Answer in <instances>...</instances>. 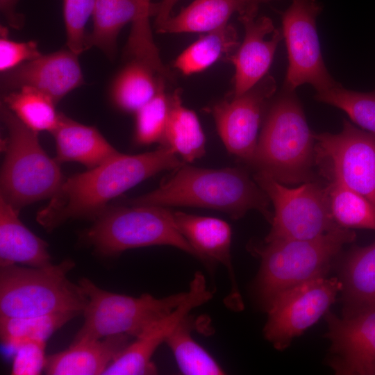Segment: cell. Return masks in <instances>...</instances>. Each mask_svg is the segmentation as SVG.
Masks as SVG:
<instances>
[{
  "label": "cell",
  "mask_w": 375,
  "mask_h": 375,
  "mask_svg": "<svg viewBox=\"0 0 375 375\" xmlns=\"http://www.w3.org/2000/svg\"><path fill=\"white\" fill-rule=\"evenodd\" d=\"M184 163L174 150L161 144L153 151L137 155L118 153L64 180L48 204L37 213V222L51 231L69 219L94 221L111 200L142 181Z\"/></svg>",
  "instance_id": "6da1fadb"
},
{
  "label": "cell",
  "mask_w": 375,
  "mask_h": 375,
  "mask_svg": "<svg viewBox=\"0 0 375 375\" xmlns=\"http://www.w3.org/2000/svg\"><path fill=\"white\" fill-rule=\"evenodd\" d=\"M174 170L154 190L122 199L120 203L206 208L226 212L235 219L256 210L272 221L269 197L243 169H205L184 163Z\"/></svg>",
  "instance_id": "7a4b0ae2"
},
{
  "label": "cell",
  "mask_w": 375,
  "mask_h": 375,
  "mask_svg": "<svg viewBox=\"0 0 375 375\" xmlns=\"http://www.w3.org/2000/svg\"><path fill=\"white\" fill-rule=\"evenodd\" d=\"M315 134L294 91L269 107L250 165L284 185L315 181Z\"/></svg>",
  "instance_id": "3957f363"
},
{
  "label": "cell",
  "mask_w": 375,
  "mask_h": 375,
  "mask_svg": "<svg viewBox=\"0 0 375 375\" xmlns=\"http://www.w3.org/2000/svg\"><path fill=\"white\" fill-rule=\"evenodd\" d=\"M355 239L353 231L339 227L312 239L264 241L253 246L260 260L255 281L258 299L266 310L283 292L326 276L335 257Z\"/></svg>",
  "instance_id": "277c9868"
},
{
  "label": "cell",
  "mask_w": 375,
  "mask_h": 375,
  "mask_svg": "<svg viewBox=\"0 0 375 375\" xmlns=\"http://www.w3.org/2000/svg\"><path fill=\"white\" fill-rule=\"evenodd\" d=\"M1 119L6 131L1 142V197L17 211L51 198L64 181L56 160L42 148L38 133L26 126L3 103Z\"/></svg>",
  "instance_id": "5b68a950"
},
{
  "label": "cell",
  "mask_w": 375,
  "mask_h": 375,
  "mask_svg": "<svg viewBox=\"0 0 375 375\" xmlns=\"http://www.w3.org/2000/svg\"><path fill=\"white\" fill-rule=\"evenodd\" d=\"M75 267L71 259L47 266L0 267V317H25L55 312H83L88 298L67 274Z\"/></svg>",
  "instance_id": "8992f818"
},
{
  "label": "cell",
  "mask_w": 375,
  "mask_h": 375,
  "mask_svg": "<svg viewBox=\"0 0 375 375\" xmlns=\"http://www.w3.org/2000/svg\"><path fill=\"white\" fill-rule=\"evenodd\" d=\"M173 212L159 206H108L82 233L81 239L106 257L155 245L172 246L196 256L178 229Z\"/></svg>",
  "instance_id": "52a82bcc"
},
{
  "label": "cell",
  "mask_w": 375,
  "mask_h": 375,
  "mask_svg": "<svg viewBox=\"0 0 375 375\" xmlns=\"http://www.w3.org/2000/svg\"><path fill=\"white\" fill-rule=\"evenodd\" d=\"M78 284L87 296L84 322L73 342L95 340L126 334L139 336L149 325L175 309L188 291L156 298L149 294L133 297L105 290L87 278Z\"/></svg>",
  "instance_id": "ba28073f"
},
{
  "label": "cell",
  "mask_w": 375,
  "mask_h": 375,
  "mask_svg": "<svg viewBox=\"0 0 375 375\" xmlns=\"http://www.w3.org/2000/svg\"><path fill=\"white\" fill-rule=\"evenodd\" d=\"M253 179L274 208L265 242L312 239L340 227L331 211L326 185L315 180L290 188L262 172Z\"/></svg>",
  "instance_id": "9c48e42d"
},
{
  "label": "cell",
  "mask_w": 375,
  "mask_h": 375,
  "mask_svg": "<svg viewBox=\"0 0 375 375\" xmlns=\"http://www.w3.org/2000/svg\"><path fill=\"white\" fill-rule=\"evenodd\" d=\"M315 163L326 181H336L375 205V135L343 121L338 133L315 134Z\"/></svg>",
  "instance_id": "30bf717a"
},
{
  "label": "cell",
  "mask_w": 375,
  "mask_h": 375,
  "mask_svg": "<svg viewBox=\"0 0 375 375\" xmlns=\"http://www.w3.org/2000/svg\"><path fill=\"white\" fill-rule=\"evenodd\" d=\"M322 10L316 0H292L282 14L288 66L284 90L310 84L317 92L339 85L328 72L322 55L316 19Z\"/></svg>",
  "instance_id": "8fae6325"
},
{
  "label": "cell",
  "mask_w": 375,
  "mask_h": 375,
  "mask_svg": "<svg viewBox=\"0 0 375 375\" xmlns=\"http://www.w3.org/2000/svg\"><path fill=\"white\" fill-rule=\"evenodd\" d=\"M341 288L339 278L324 276L283 292L266 308L265 338L284 350L329 310Z\"/></svg>",
  "instance_id": "7c38bea8"
},
{
  "label": "cell",
  "mask_w": 375,
  "mask_h": 375,
  "mask_svg": "<svg viewBox=\"0 0 375 375\" xmlns=\"http://www.w3.org/2000/svg\"><path fill=\"white\" fill-rule=\"evenodd\" d=\"M276 90L274 78L267 75L244 94H231L210 109L227 151L249 165L254 156L262 116Z\"/></svg>",
  "instance_id": "4fadbf2b"
},
{
  "label": "cell",
  "mask_w": 375,
  "mask_h": 375,
  "mask_svg": "<svg viewBox=\"0 0 375 375\" xmlns=\"http://www.w3.org/2000/svg\"><path fill=\"white\" fill-rule=\"evenodd\" d=\"M324 316L332 355L329 365L334 372L375 375V307L342 317L328 310Z\"/></svg>",
  "instance_id": "5bb4252c"
},
{
  "label": "cell",
  "mask_w": 375,
  "mask_h": 375,
  "mask_svg": "<svg viewBox=\"0 0 375 375\" xmlns=\"http://www.w3.org/2000/svg\"><path fill=\"white\" fill-rule=\"evenodd\" d=\"M258 9L256 5L239 14L244 28V40L226 59L235 67L233 96L244 94L266 76L283 38L282 31L275 28L270 18L256 17Z\"/></svg>",
  "instance_id": "9a60e30c"
},
{
  "label": "cell",
  "mask_w": 375,
  "mask_h": 375,
  "mask_svg": "<svg viewBox=\"0 0 375 375\" xmlns=\"http://www.w3.org/2000/svg\"><path fill=\"white\" fill-rule=\"evenodd\" d=\"M78 56L69 49L42 54L2 73L1 86L8 92L31 88L57 104L68 93L85 83Z\"/></svg>",
  "instance_id": "2e32d148"
},
{
  "label": "cell",
  "mask_w": 375,
  "mask_h": 375,
  "mask_svg": "<svg viewBox=\"0 0 375 375\" xmlns=\"http://www.w3.org/2000/svg\"><path fill=\"white\" fill-rule=\"evenodd\" d=\"M176 225L194 249L196 257L209 263L219 262L227 269L231 289L226 297L227 306L235 310L243 308L231 258V228L222 219L184 212H174Z\"/></svg>",
  "instance_id": "e0dca14e"
},
{
  "label": "cell",
  "mask_w": 375,
  "mask_h": 375,
  "mask_svg": "<svg viewBox=\"0 0 375 375\" xmlns=\"http://www.w3.org/2000/svg\"><path fill=\"white\" fill-rule=\"evenodd\" d=\"M213 293L207 288L204 276L197 272L190 284L184 300L172 312L149 325L125 348L123 358L132 369L139 372L151 369L152 356L158 346L175 329L190 312L212 299Z\"/></svg>",
  "instance_id": "ac0fdd59"
},
{
  "label": "cell",
  "mask_w": 375,
  "mask_h": 375,
  "mask_svg": "<svg viewBox=\"0 0 375 375\" xmlns=\"http://www.w3.org/2000/svg\"><path fill=\"white\" fill-rule=\"evenodd\" d=\"M130 338L118 334L99 340L73 342L67 349L47 357L44 371L49 375L103 374L130 343Z\"/></svg>",
  "instance_id": "d6986e66"
},
{
  "label": "cell",
  "mask_w": 375,
  "mask_h": 375,
  "mask_svg": "<svg viewBox=\"0 0 375 375\" xmlns=\"http://www.w3.org/2000/svg\"><path fill=\"white\" fill-rule=\"evenodd\" d=\"M51 133L58 162H77L92 169L119 153L96 128L62 113Z\"/></svg>",
  "instance_id": "ffe728a7"
},
{
  "label": "cell",
  "mask_w": 375,
  "mask_h": 375,
  "mask_svg": "<svg viewBox=\"0 0 375 375\" xmlns=\"http://www.w3.org/2000/svg\"><path fill=\"white\" fill-rule=\"evenodd\" d=\"M18 215L0 198V267L17 263L35 267L51 265L48 244L24 225Z\"/></svg>",
  "instance_id": "44dd1931"
},
{
  "label": "cell",
  "mask_w": 375,
  "mask_h": 375,
  "mask_svg": "<svg viewBox=\"0 0 375 375\" xmlns=\"http://www.w3.org/2000/svg\"><path fill=\"white\" fill-rule=\"evenodd\" d=\"M343 303L342 316L375 307V240L365 247H354L345 256L339 278Z\"/></svg>",
  "instance_id": "7402d4cb"
},
{
  "label": "cell",
  "mask_w": 375,
  "mask_h": 375,
  "mask_svg": "<svg viewBox=\"0 0 375 375\" xmlns=\"http://www.w3.org/2000/svg\"><path fill=\"white\" fill-rule=\"evenodd\" d=\"M254 0H194L156 27L159 33H209L228 24L230 17L258 5Z\"/></svg>",
  "instance_id": "603a6c76"
},
{
  "label": "cell",
  "mask_w": 375,
  "mask_h": 375,
  "mask_svg": "<svg viewBox=\"0 0 375 375\" xmlns=\"http://www.w3.org/2000/svg\"><path fill=\"white\" fill-rule=\"evenodd\" d=\"M161 145L181 156L184 162H192L206 153V137L196 113L183 105L181 92L169 95V111Z\"/></svg>",
  "instance_id": "cb8c5ba5"
},
{
  "label": "cell",
  "mask_w": 375,
  "mask_h": 375,
  "mask_svg": "<svg viewBox=\"0 0 375 375\" xmlns=\"http://www.w3.org/2000/svg\"><path fill=\"white\" fill-rule=\"evenodd\" d=\"M138 12L136 0H95L92 13L93 28L87 37L88 48L95 47L113 59L119 32L135 20Z\"/></svg>",
  "instance_id": "d4e9b609"
},
{
  "label": "cell",
  "mask_w": 375,
  "mask_h": 375,
  "mask_svg": "<svg viewBox=\"0 0 375 375\" xmlns=\"http://www.w3.org/2000/svg\"><path fill=\"white\" fill-rule=\"evenodd\" d=\"M162 79L148 65L131 60L112 81V100L121 110L135 113L155 96Z\"/></svg>",
  "instance_id": "484cf974"
},
{
  "label": "cell",
  "mask_w": 375,
  "mask_h": 375,
  "mask_svg": "<svg viewBox=\"0 0 375 375\" xmlns=\"http://www.w3.org/2000/svg\"><path fill=\"white\" fill-rule=\"evenodd\" d=\"M234 26H225L201 35L175 59L173 66L184 75L206 70L220 58L226 60L240 45Z\"/></svg>",
  "instance_id": "4316f807"
},
{
  "label": "cell",
  "mask_w": 375,
  "mask_h": 375,
  "mask_svg": "<svg viewBox=\"0 0 375 375\" xmlns=\"http://www.w3.org/2000/svg\"><path fill=\"white\" fill-rule=\"evenodd\" d=\"M193 318L187 315L169 335L165 343L181 372L187 375H219L224 371L212 356L192 337Z\"/></svg>",
  "instance_id": "83f0119b"
},
{
  "label": "cell",
  "mask_w": 375,
  "mask_h": 375,
  "mask_svg": "<svg viewBox=\"0 0 375 375\" xmlns=\"http://www.w3.org/2000/svg\"><path fill=\"white\" fill-rule=\"evenodd\" d=\"M3 103L29 128L38 133H51L56 127L60 113L56 103L47 95L31 88L9 91L3 96Z\"/></svg>",
  "instance_id": "f1b7e54d"
},
{
  "label": "cell",
  "mask_w": 375,
  "mask_h": 375,
  "mask_svg": "<svg viewBox=\"0 0 375 375\" xmlns=\"http://www.w3.org/2000/svg\"><path fill=\"white\" fill-rule=\"evenodd\" d=\"M78 315L72 312H62L34 317H0L1 342L12 349L26 342H47L56 331Z\"/></svg>",
  "instance_id": "f546056e"
},
{
  "label": "cell",
  "mask_w": 375,
  "mask_h": 375,
  "mask_svg": "<svg viewBox=\"0 0 375 375\" xmlns=\"http://www.w3.org/2000/svg\"><path fill=\"white\" fill-rule=\"evenodd\" d=\"M326 188L332 215L340 227L375 230L374 203L336 181H328Z\"/></svg>",
  "instance_id": "4dcf8cb0"
},
{
  "label": "cell",
  "mask_w": 375,
  "mask_h": 375,
  "mask_svg": "<svg viewBox=\"0 0 375 375\" xmlns=\"http://www.w3.org/2000/svg\"><path fill=\"white\" fill-rule=\"evenodd\" d=\"M315 98L342 110L356 124L375 135V90L360 92L339 85L317 92Z\"/></svg>",
  "instance_id": "1f68e13d"
},
{
  "label": "cell",
  "mask_w": 375,
  "mask_h": 375,
  "mask_svg": "<svg viewBox=\"0 0 375 375\" xmlns=\"http://www.w3.org/2000/svg\"><path fill=\"white\" fill-rule=\"evenodd\" d=\"M165 81H160L155 96L135 112L134 139L138 144L147 145L162 140L169 111Z\"/></svg>",
  "instance_id": "d6a6232c"
},
{
  "label": "cell",
  "mask_w": 375,
  "mask_h": 375,
  "mask_svg": "<svg viewBox=\"0 0 375 375\" xmlns=\"http://www.w3.org/2000/svg\"><path fill=\"white\" fill-rule=\"evenodd\" d=\"M139 12L132 22L130 35L125 47L128 56L149 60L158 53L154 42L149 19L156 15L158 3H153L151 0H136Z\"/></svg>",
  "instance_id": "836d02e7"
},
{
  "label": "cell",
  "mask_w": 375,
  "mask_h": 375,
  "mask_svg": "<svg viewBox=\"0 0 375 375\" xmlns=\"http://www.w3.org/2000/svg\"><path fill=\"white\" fill-rule=\"evenodd\" d=\"M95 0H63V19L68 49L77 55L87 50L85 25Z\"/></svg>",
  "instance_id": "e575fe53"
},
{
  "label": "cell",
  "mask_w": 375,
  "mask_h": 375,
  "mask_svg": "<svg viewBox=\"0 0 375 375\" xmlns=\"http://www.w3.org/2000/svg\"><path fill=\"white\" fill-rule=\"evenodd\" d=\"M42 55L38 42L30 40L17 42L8 37V30L4 26L0 28V71L2 73Z\"/></svg>",
  "instance_id": "d590c367"
},
{
  "label": "cell",
  "mask_w": 375,
  "mask_h": 375,
  "mask_svg": "<svg viewBox=\"0 0 375 375\" xmlns=\"http://www.w3.org/2000/svg\"><path fill=\"white\" fill-rule=\"evenodd\" d=\"M45 342L30 341L22 343L15 349L11 374L38 375L44 370L47 357Z\"/></svg>",
  "instance_id": "8d00e7d4"
},
{
  "label": "cell",
  "mask_w": 375,
  "mask_h": 375,
  "mask_svg": "<svg viewBox=\"0 0 375 375\" xmlns=\"http://www.w3.org/2000/svg\"><path fill=\"white\" fill-rule=\"evenodd\" d=\"M19 0H0L1 13L8 25L16 30L23 28L25 16L17 11V7Z\"/></svg>",
  "instance_id": "74e56055"
},
{
  "label": "cell",
  "mask_w": 375,
  "mask_h": 375,
  "mask_svg": "<svg viewBox=\"0 0 375 375\" xmlns=\"http://www.w3.org/2000/svg\"><path fill=\"white\" fill-rule=\"evenodd\" d=\"M179 0H162L158 3L156 15L155 28L165 22L169 17L175 4Z\"/></svg>",
  "instance_id": "f35d334b"
},
{
  "label": "cell",
  "mask_w": 375,
  "mask_h": 375,
  "mask_svg": "<svg viewBox=\"0 0 375 375\" xmlns=\"http://www.w3.org/2000/svg\"><path fill=\"white\" fill-rule=\"evenodd\" d=\"M254 1L259 3L260 2H265V1H269L272 0H254Z\"/></svg>",
  "instance_id": "ab89813d"
}]
</instances>
